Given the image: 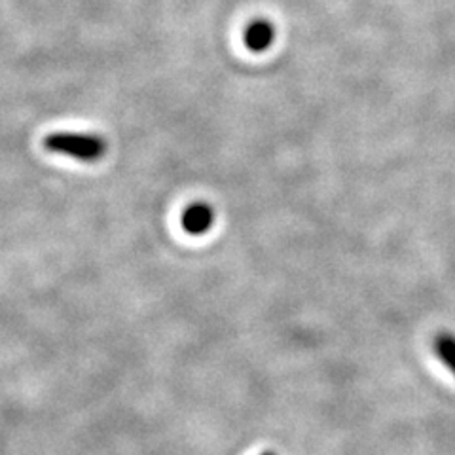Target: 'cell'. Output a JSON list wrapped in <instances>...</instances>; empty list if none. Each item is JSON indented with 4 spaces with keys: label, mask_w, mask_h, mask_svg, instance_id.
<instances>
[{
    "label": "cell",
    "mask_w": 455,
    "mask_h": 455,
    "mask_svg": "<svg viewBox=\"0 0 455 455\" xmlns=\"http://www.w3.org/2000/svg\"><path fill=\"white\" fill-rule=\"evenodd\" d=\"M44 147L50 152L65 154L84 164L99 162L107 152V142L93 133H70L57 132L44 139Z\"/></svg>",
    "instance_id": "6da1fadb"
},
{
    "label": "cell",
    "mask_w": 455,
    "mask_h": 455,
    "mask_svg": "<svg viewBox=\"0 0 455 455\" xmlns=\"http://www.w3.org/2000/svg\"><path fill=\"white\" fill-rule=\"evenodd\" d=\"M212 222H215V211L207 204H192L182 212V228L190 235L207 234Z\"/></svg>",
    "instance_id": "7a4b0ae2"
},
{
    "label": "cell",
    "mask_w": 455,
    "mask_h": 455,
    "mask_svg": "<svg viewBox=\"0 0 455 455\" xmlns=\"http://www.w3.org/2000/svg\"><path fill=\"white\" fill-rule=\"evenodd\" d=\"M275 38V28L272 23H267L264 20L252 21L245 28V44L251 52H266Z\"/></svg>",
    "instance_id": "3957f363"
},
{
    "label": "cell",
    "mask_w": 455,
    "mask_h": 455,
    "mask_svg": "<svg viewBox=\"0 0 455 455\" xmlns=\"http://www.w3.org/2000/svg\"><path fill=\"white\" fill-rule=\"evenodd\" d=\"M435 349L440 359L446 363V366L455 374V338L450 334L438 336L435 341Z\"/></svg>",
    "instance_id": "277c9868"
},
{
    "label": "cell",
    "mask_w": 455,
    "mask_h": 455,
    "mask_svg": "<svg viewBox=\"0 0 455 455\" xmlns=\"http://www.w3.org/2000/svg\"><path fill=\"white\" fill-rule=\"evenodd\" d=\"M262 455H277V453H274V451H264Z\"/></svg>",
    "instance_id": "5b68a950"
}]
</instances>
